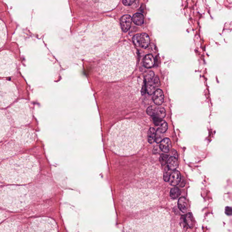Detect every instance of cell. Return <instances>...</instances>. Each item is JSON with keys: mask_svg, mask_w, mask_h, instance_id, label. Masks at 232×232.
I'll use <instances>...</instances> for the list:
<instances>
[{"mask_svg": "<svg viewBox=\"0 0 232 232\" xmlns=\"http://www.w3.org/2000/svg\"><path fill=\"white\" fill-rule=\"evenodd\" d=\"M178 206L179 209L183 213H186L188 210V203L185 197H181L178 200Z\"/></svg>", "mask_w": 232, "mask_h": 232, "instance_id": "26", "label": "cell"}, {"mask_svg": "<svg viewBox=\"0 0 232 232\" xmlns=\"http://www.w3.org/2000/svg\"><path fill=\"white\" fill-rule=\"evenodd\" d=\"M155 63V58L151 54H147L144 58L143 65L146 68H152L154 66Z\"/></svg>", "mask_w": 232, "mask_h": 232, "instance_id": "25", "label": "cell"}, {"mask_svg": "<svg viewBox=\"0 0 232 232\" xmlns=\"http://www.w3.org/2000/svg\"><path fill=\"white\" fill-rule=\"evenodd\" d=\"M9 110L17 126L27 124L31 120V111L28 104L25 101L17 102Z\"/></svg>", "mask_w": 232, "mask_h": 232, "instance_id": "8", "label": "cell"}, {"mask_svg": "<svg viewBox=\"0 0 232 232\" xmlns=\"http://www.w3.org/2000/svg\"><path fill=\"white\" fill-rule=\"evenodd\" d=\"M17 225L15 222H8L0 226V232H15Z\"/></svg>", "mask_w": 232, "mask_h": 232, "instance_id": "23", "label": "cell"}, {"mask_svg": "<svg viewBox=\"0 0 232 232\" xmlns=\"http://www.w3.org/2000/svg\"><path fill=\"white\" fill-rule=\"evenodd\" d=\"M146 112L148 115L152 118H158L162 120L166 116L165 109L161 107H158L154 105H151L147 108Z\"/></svg>", "mask_w": 232, "mask_h": 232, "instance_id": "17", "label": "cell"}, {"mask_svg": "<svg viewBox=\"0 0 232 232\" xmlns=\"http://www.w3.org/2000/svg\"><path fill=\"white\" fill-rule=\"evenodd\" d=\"M225 213L227 215H231L232 208L230 207H226V208H225Z\"/></svg>", "mask_w": 232, "mask_h": 232, "instance_id": "36", "label": "cell"}, {"mask_svg": "<svg viewBox=\"0 0 232 232\" xmlns=\"http://www.w3.org/2000/svg\"><path fill=\"white\" fill-rule=\"evenodd\" d=\"M122 203L129 211L137 212L153 206L158 204V193L151 189L131 187L125 191Z\"/></svg>", "mask_w": 232, "mask_h": 232, "instance_id": "6", "label": "cell"}, {"mask_svg": "<svg viewBox=\"0 0 232 232\" xmlns=\"http://www.w3.org/2000/svg\"><path fill=\"white\" fill-rule=\"evenodd\" d=\"M145 17L141 13H136L133 15L132 21L135 25L137 26H142L144 23Z\"/></svg>", "mask_w": 232, "mask_h": 232, "instance_id": "27", "label": "cell"}, {"mask_svg": "<svg viewBox=\"0 0 232 232\" xmlns=\"http://www.w3.org/2000/svg\"><path fill=\"white\" fill-rule=\"evenodd\" d=\"M160 149L164 153L169 152L171 148V143L170 139L166 138L162 140L160 143Z\"/></svg>", "mask_w": 232, "mask_h": 232, "instance_id": "24", "label": "cell"}, {"mask_svg": "<svg viewBox=\"0 0 232 232\" xmlns=\"http://www.w3.org/2000/svg\"><path fill=\"white\" fill-rule=\"evenodd\" d=\"M17 97L16 86L11 82L0 80V107L5 108Z\"/></svg>", "mask_w": 232, "mask_h": 232, "instance_id": "9", "label": "cell"}, {"mask_svg": "<svg viewBox=\"0 0 232 232\" xmlns=\"http://www.w3.org/2000/svg\"><path fill=\"white\" fill-rule=\"evenodd\" d=\"M168 166L171 170H174L178 166V162L177 158L174 156L170 157L168 159Z\"/></svg>", "mask_w": 232, "mask_h": 232, "instance_id": "28", "label": "cell"}, {"mask_svg": "<svg viewBox=\"0 0 232 232\" xmlns=\"http://www.w3.org/2000/svg\"><path fill=\"white\" fill-rule=\"evenodd\" d=\"M139 0H122L123 5L125 6H130L134 3L138 2Z\"/></svg>", "mask_w": 232, "mask_h": 232, "instance_id": "35", "label": "cell"}, {"mask_svg": "<svg viewBox=\"0 0 232 232\" xmlns=\"http://www.w3.org/2000/svg\"><path fill=\"white\" fill-rule=\"evenodd\" d=\"M181 180V173L179 171L174 170L170 174L168 182L171 186H176L179 184Z\"/></svg>", "mask_w": 232, "mask_h": 232, "instance_id": "22", "label": "cell"}, {"mask_svg": "<svg viewBox=\"0 0 232 232\" xmlns=\"http://www.w3.org/2000/svg\"><path fill=\"white\" fill-rule=\"evenodd\" d=\"M16 69V60L12 54L7 51L0 53V77L10 76Z\"/></svg>", "mask_w": 232, "mask_h": 232, "instance_id": "10", "label": "cell"}, {"mask_svg": "<svg viewBox=\"0 0 232 232\" xmlns=\"http://www.w3.org/2000/svg\"><path fill=\"white\" fill-rule=\"evenodd\" d=\"M19 147L14 143H11L4 147L1 152V157L3 158H7L14 155L17 151Z\"/></svg>", "mask_w": 232, "mask_h": 232, "instance_id": "18", "label": "cell"}, {"mask_svg": "<svg viewBox=\"0 0 232 232\" xmlns=\"http://www.w3.org/2000/svg\"><path fill=\"white\" fill-rule=\"evenodd\" d=\"M30 202L26 188L11 186L0 191V206L11 211H17L27 206Z\"/></svg>", "mask_w": 232, "mask_h": 232, "instance_id": "7", "label": "cell"}, {"mask_svg": "<svg viewBox=\"0 0 232 232\" xmlns=\"http://www.w3.org/2000/svg\"><path fill=\"white\" fill-rule=\"evenodd\" d=\"M160 127L158 128V130H160L162 133H165L168 129L167 123L165 121L162 120L159 123V125Z\"/></svg>", "mask_w": 232, "mask_h": 232, "instance_id": "32", "label": "cell"}, {"mask_svg": "<svg viewBox=\"0 0 232 232\" xmlns=\"http://www.w3.org/2000/svg\"><path fill=\"white\" fill-rule=\"evenodd\" d=\"M147 91L149 95L154 94L160 85V80L158 76L155 77L154 72H150L147 78Z\"/></svg>", "mask_w": 232, "mask_h": 232, "instance_id": "15", "label": "cell"}, {"mask_svg": "<svg viewBox=\"0 0 232 232\" xmlns=\"http://www.w3.org/2000/svg\"><path fill=\"white\" fill-rule=\"evenodd\" d=\"M156 131L153 127H150L147 134L148 141L150 144H152L156 139Z\"/></svg>", "mask_w": 232, "mask_h": 232, "instance_id": "29", "label": "cell"}, {"mask_svg": "<svg viewBox=\"0 0 232 232\" xmlns=\"http://www.w3.org/2000/svg\"><path fill=\"white\" fill-rule=\"evenodd\" d=\"M58 228L56 222L51 218L41 217L36 218L31 223L30 232H57Z\"/></svg>", "mask_w": 232, "mask_h": 232, "instance_id": "11", "label": "cell"}, {"mask_svg": "<svg viewBox=\"0 0 232 232\" xmlns=\"http://www.w3.org/2000/svg\"><path fill=\"white\" fill-rule=\"evenodd\" d=\"M6 217V216L5 214L4 213L0 211V222H1L2 220H3L4 218H5Z\"/></svg>", "mask_w": 232, "mask_h": 232, "instance_id": "37", "label": "cell"}, {"mask_svg": "<svg viewBox=\"0 0 232 232\" xmlns=\"http://www.w3.org/2000/svg\"><path fill=\"white\" fill-rule=\"evenodd\" d=\"M132 22V18L130 15H124L120 19V24L122 30L124 32H127L130 27Z\"/></svg>", "mask_w": 232, "mask_h": 232, "instance_id": "19", "label": "cell"}, {"mask_svg": "<svg viewBox=\"0 0 232 232\" xmlns=\"http://www.w3.org/2000/svg\"><path fill=\"white\" fill-rule=\"evenodd\" d=\"M170 218L165 209L153 212L144 217L129 221L124 227L126 232H170Z\"/></svg>", "mask_w": 232, "mask_h": 232, "instance_id": "5", "label": "cell"}, {"mask_svg": "<svg viewBox=\"0 0 232 232\" xmlns=\"http://www.w3.org/2000/svg\"><path fill=\"white\" fill-rule=\"evenodd\" d=\"M7 38L6 27L2 21L0 20V48L4 45Z\"/></svg>", "mask_w": 232, "mask_h": 232, "instance_id": "21", "label": "cell"}, {"mask_svg": "<svg viewBox=\"0 0 232 232\" xmlns=\"http://www.w3.org/2000/svg\"><path fill=\"white\" fill-rule=\"evenodd\" d=\"M10 127L9 121L4 112L0 110V140L7 133Z\"/></svg>", "mask_w": 232, "mask_h": 232, "instance_id": "16", "label": "cell"}, {"mask_svg": "<svg viewBox=\"0 0 232 232\" xmlns=\"http://www.w3.org/2000/svg\"><path fill=\"white\" fill-rule=\"evenodd\" d=\"M108 145L113 152L120 156L136 154L143 145L140 127L131 121H120L110 130Z\"/></svg>", "mask_w": 232, "mask_h": 232, "instance_id": "2", "label": "cell"}, {"mask_svg": "<svg viewBox=\"0 0 232 232\" xmlns=\"http://www.w3.org/2000/svg\"><path fill=\"white\" fill-rule=\"evenodd\" d=\"M181 194V190L178 187L173 188L170 190V195L173 199H177Z\"/></svg>", "mask_w": 232, "mask_h": 232, "instance_id": "30", "label": "cell"}, {"mask_svg": "<svg viewBox=\"0 0 232 232\" xmlns=\"http://www.w3.org/2000/svg\"><path fill=\"white\" fill-rule=\"evenodd\" d=\"M39 169L35 158L30 155H23L0 166V176L8 184H27L35 178Z\"/></svg>", "mask_w": 232, "mask_h": 232, "instance_id": "4", "label": "cell"}, {"mask_svg": "<svg viewBox=\"0 0 232 232\" xmlns=\"http://www.w3.org/2000/svg\"><path fill=\"white\" fill-rule=\"evenodd\" d=\"M14 138L23 145L28 146L34 141V134L33 131L28 128H22L17 130L14 134Z\"/></svg>", "mask_w": 232, "mask_h": 232, "instance_id": "13", "label": "cell"}, {"mask_svg": "<svg viewBox=\"0 0 232 232\" xmlns=\"http://www.w3.org/2000/svg\"><path fill=\"white\" fill-rule=\"evenodd\" d=\"M89 8L102 11H108L115 8L120 0H82Z\"/></svg>", "mask_w": 232, "mask_h": 232, "instance_id": "12", "label": "cell"}, {"mask_svg": "<svg viewBox=\"0 0 232 232\" xmlns=\"http://www.w3.org/2000/svg\"><path fill=\"white\" fill-rule=\"evenodd\" d=\"M153 100L155 104L159 106L162 105L164 101V95L162 90L158 89L153 94Z\"/></svg>", "mask_w": 232, "mask_h": 232, "instance_id": "20", "label": "cell"}, {"mask_svg": "<svg viewBox=\"0 0 232 232\" xmlns=\"http://www.w3.org/2000/svg\"><path fill=\"white\" fill-rule=\"evenodd\" d=\"M186 222L190 229H192L194 225V220L191 214L188 213L186 217Z\"/></svg>", "mask_w": 232, "mask_h": 232, "instance_id": "31", "label": "cell"}, {"mask_svg": "<svg viewBox=\"0 0 232 232\" xmlns=\"http://www.w3.org/2000/svg\"><path fill=\"white\" fill-rule=\"evenodd\" d=\"M133 41L135 46L143 49L148 47L150 42L149 35L147 34L143 33L138 34L134 35Z\"/></svg>", "mask_w": 232, "mask_h": 232, "instance_id": "14", "label": "cell"}, {"mask_svg": "<svg viewBox=\"0 0 232 232\" xmlns=\"http://www.w3.org/2000/svg\"><path fill=\"white\" fill-rule=\"evenodd\" d=\"M168 156L165 154H162L160 157V161L162 165L165 166L167 162Z\"/></svg>", "mask_w": 232, "mask_h": 232, "instance_id": "34", "label": "cell"}, {"mask_svg": "<svg viewBox=\"0 0 232 232\" xmlns=\"http://www.w3.org/2000/svg\"><path fill=\"white\" fill-rule=\"evenodd\" d=\"M171 170L170 169L168 166L166 167L163 175L164 180L166 182H168L170 174H171Z\"/></svg>", "mask_w": 232, "mask_h": 232, "instance_id": "33", "label": "cell"}, {"mask_svg": "<svg viewBox=\"0 0 232 232\" xmlns=\"http://www.w3.org/2000/svg\"><path fill=\"white\" fill-rule=\"evenodd\" d=\"M136 64V58L130 47L123 44L104 60L100 67V73L106 81H117L130 75Z\"/></svg>", "mask_w": 232, "mask_h": 232, "instance_id": "3", "label": "cell"}, {"mask_svg": "<svg viewBox=\"0 0 232 232\" xmlns=\"http://www.w3.org/2000/svg\"><path fill=\"white\" fill-rule=\"evenodd\" d=\"M120 29L117 22L112 19L84 27L75 37L77 51L84 58L104 52L118 41Z\"/></svg>", "mask_w": 232, "mask_h": 232, "instance_id": "1", "label": "cell"}]
</instances>
